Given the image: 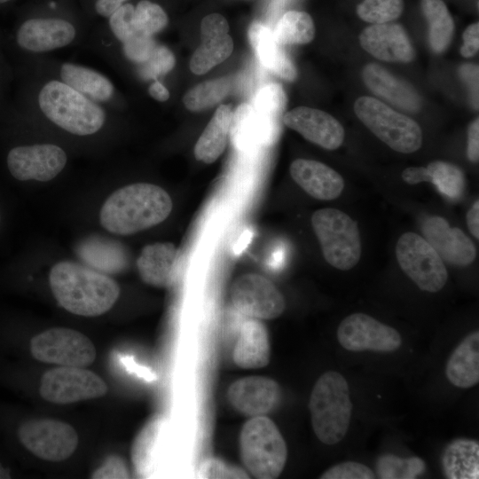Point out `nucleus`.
Listing matches in <instances>:
<instances>
[{"label":"nucleus","instance_id":"obj_1","mask_svg":"<svg viewBox=\"0 0 479 479\" xmlns=\"http://www.w3.org/2000/svg\"><path fill=\"white\" fill-rule=\"evenodd\" d=\"M14 67L11 104L35 124L77 138L95 137L112 128L117 111L54 77L24 66Z\"/></svg>","mask_w":479,"mask_h":479},{"label":"nucleus","instance_id":"obj_2","mask_svg":"<svg viewBox=\"0 0 479 479\" xmlns=\"http://www.w3.org/2000/svg\"><path fill=\"white\" fill-rule=\"evenodd\" d=\"M89 35L86 20L67 0H53L24 9L11 32L4 34V41L15 63L78 46L87 41Z\"/></svg>","mask_w":479,"mask_h":479},{"label":"nucleus","instance_id":"obj_3","mask_svg":"<svg viewBox=\"0 0 479 479\" xmlns=\"http://www.w3.org/2000/svg\"><path fill=\"white\" fill-rule=\"evenodd\" d=\"M49 280L59 304L79 316L106 313L120 294L118 284L106 273L74 262L56 263L50 271Z\"/></svg>","mask_w":479,"mask_h":479},{"label":"nucleus","instance_id":"obj_4","mask_svg":"<svg viewBox=\"0 0 479 479\" xmlns=\"http://www.w3.org/2000/svg\"><path fill=\"white\" fill-rule=\"evenodd\" d=\"M173 203L161 187L136 183L114 192L104 202L99 215L101 225L119 235H130L163 222Z\"/></svg>","mask_w":479,"mask_h":479},{"label":"nucleus","instance_id":"obj_5","mask_svg":"<svg viewBox=\"0 0 479 479\" xmlns=\"http://www.w3.org/2000/svg\"><path fill=\"white\" fill-rule=\"evenodd\" d=\"M309 408L312 428L320 442L333 445L342 440L352 412L345 378L334 371L323 373L312 389Z\"/></svg>","mask_w":479,"mask_h":479},{"label":"nucleus","instance_id":"obj_6","mask_svg":"<svg viewBox=\"0 0 479 479\" xmlns=\"http://www.w3.org/2000/svg\"><path fill=\"white\" fill-rule=\"evenodd\" d=\"M14 66H24L54 77L90 99L120 112L126 103L113 82L105 74L90 67L41 55L21 59Z\"/></svg>","mask_w":479,"mask_h":479},{"label":"nucleus","instance_id":"obj_7","mask_svg":"<svg viewBox=\"0 0 479 479\" xmlns=\"http://www.w3.org/2000/svg\"><path fill=\"white\" fill-rule=\"evenodd\" d=\"M4 134L11 137L4 152V165L17 181L47 182L60 174L67 164L64 147L49 141H27L0 123Z\"/></svg>","mask_w":479,"mask_h":479},{"label":"nucleus","instance_id":"obj_8","mask_svg":"<svg viewBox=\"0 0 479 479\" xmlns=\"http://www.w3.org/2000/svg\"><path fill=\"white\" fill-rule=\"evenodd\" d=\"M240 449L246 468L255 478H277L287 461L285 440L274 422L264 415L252 417L244 424Z\"/></svg>","mask_w":479,"mask_h":479},{"label":"nucleus","instance_id":"obj_9","mask_svg":"<svg viewBox=\"0 0 479 479\" xmlns=\"http://www.w3.org/2000/svg\"><path fill=\"white\" fill-rule=\"evenodd\" d=\"M311 225L330 265L348 271L358 263L362 248L360 232L349 216L336 208H321L313 213Z\"/></svg>","mask_w":479,"mask_h":479},{"label":"nucleus","instance_id":"obj_10","mask_svg":"<svg viewBox=\"0 0 479 479\" xmlns=\"http://www.w3.org/2000/svg\"><path fill=\"white\" fill-rule=\"evenodd\" d=\"M358 119L381 141L393 150L410 153L422 144L419 124L385 103L372 98L360 97L354 104Z\"/></svg>","mask_w":479,"mask_h":479},{"label":"nucleus","instance_id":"obj_11","mask_svg":"<svg viewBox=\"0 0 479 479\" xmlns=\"http://www.w3.org/2000/svg\"><path fill=\"white\" fill-rule=\"evenodd\" d=\"M397 263L403 271L422 291L436 293L447 282L443 259L433 247L415 232L400 236L396 247Z\"/></svg>","mask_w":479,"mask_h":479},{"label":"nucleus","instance_id":"obj_12","mask_svg":"<svg viewBox=\"0 0 479 479\" xmlns=\"http://www.w3.org/2000/svg\"><path fill=\"white\" fill-rule=\"evenodd\" d=\"M29 348L35 359L60 366L86 367L96 358L92 342L83 334L65 327L51 328L35 335Z\"/></svg>","mask_w":479,"mask_h":479},{"label":"nucleus","instance_id":"obj_13","mask_svg":"<svg viewBox=\"0 0 479 479\" xmlns=\"http://www.w3.org/2000/svg\"><path fill=\"white\" fill-rule=\"evenodd\" d=\"M16 435L25 449L48 461L67 459L79 442L70 424L51 419L25 420L18 426Z\"/></svg>","mask_w":479,"mask_h":479},{"label":"nucleus","instance_id":"obj_14","mask_svg":"<svg viewBox=\"0 0 479 479\" xmlns=\"http://www.w3.org/2000/svg\"><path fill=\"white\" fill-rule=\"evenodd\" d=\"M108 390L95 373L77 366H60L47 371L41 378L39 393L51 403L65 404L98 398Z\"/></svg>","mask_w":479,"mask_h":479},{"label":"nucleus","instance_id":"obj_15","mask_svg":"<svg viewBox=\"0 0 479 479\" xmlns=\"http://www.w3.org/2000/svg\"><path fill=\"white\" fill-rule=\"evenodd\" d=\"M231 299L234 310L245 318L273 319L286 308L283 294L267 278L257 273L238 277L232 286Z\"/></svg>","mask_w":479,"mask_h":479},{"label":"nucleus","instance_id":"obj_16","mask_svg":"<svg viewBox=\"0 0 479 479\" xmlns=\"http://www.w3.org/2000/svg\"><path fill=\"white\" fill-rule=\"evenodd\" d=\"M339 343L349 351L391 352L402 344L399 333L365 313L346 317L337 329Z\"/></svg>","mask_w":479,"mask_h":479},{"label":"nucleus","instance_id":"obj_17","mask_svg":"<svg viewBox=\"0 0 479 479\" xmlns=\"http://www.w3.org/2000/svg\"><path fill=\"white\" fill-rule=\"evenodd\" d=\"M283 123L304 138L325 149L334 150L344 139L342 125L331 114L311 107L299 106L284 114Z\"/></svg>","mask_w":479,"mask_h":479},{"label":"nucleus","instance_id":"obj_18","mask_svg":"<svg viewBox=\"0 0 479 479\" xmlns=\"http://www.w3.org/2000/svg\"><path fill=\"white\" fill-rule=\"evenodd\" d=\"M425 240L440 257L451 264L467 266L474 262L476 249L463 231L451 227L442 216L428 217L422 224Z\"/></svg>","mask_w":479,"mask_h":479},{"label":"nucleus","instance_id":"obj_19","mask_svg":"<svg viewBox=\"0 0 479 479\" xmlns=\"http://www.w3.org/2000/svg\"><path fill=\"white\" fill-rule=\"evenodd\" d=\"M359 42L365 51L381 60L407 63L414 58L410 39L397 23L373 24L361 32Z\"/></svg>","mask_w":479,"mask_h":479},{"label":"nucleus","instance_id":"obj_20","mask_svg":"<svg viewBox=\"0 0 479 479\" xmlns=\"http://www.w3.org/2000/svg\"><path fill=\"white\" fill-rule=\"evenodd\" d=\"M279 386L272 379L261 376L241 378L228 389V398L240 412L255 417L270 412L279 398Z\"/></svg>","mask_w":479,"mask_h":479},{"label":"nucleus","instance_id":"obj_21","mask_svg":"<svg viewBox=\"0 0 479 479\" xmlns=\"http://www.w3.org/2000/svg\"><path fill=\"white\" fill-rule=\"evenodd\" d=\"M294 182L310 196L331 200L338 198L343 188L342 177L329 166L314 160L297 159L290 165Z\"/></svg>","mask_w":479,"mask_h":479},{"label":"nucleus","instance_id":"obj_22","mask_svg":"<svg viewBox=\"0 0 479 479\" xmlns=\"http://www.w3.org/2000/svg\"><path fill=\"white\" fill-rule=\"evenodd\" d=\"M179 254L170 242H156L143 247L137 260L142 280L153 287H168L176 280Z\"/></svg>","mask_w":479,"mask_h":479},{"label":"nucleus","instance_id":"obj_23","mask_svg":"<svg viewBox=\"0 0 479 479\" xmlns=\"http://www.w3.org/2000/svg\"><path fill=\"white\" fill-rule=\"evenodd\" d=\"M362 77L373 94L395 106L412 113L420 108L421 100L417 91L409 83L397 78L381 66L374 63L366 65Z\"/></svg>","mask_w":479,"mask_h":479},{"label":"nucleus","instance_id":"obj_24","mask_svg":"<svg viewBox=\"0 0 479 479\" xmlns=\"http://www.w3.org/2000/svg\"><path fill=\"white\" fill-rule=\"evenodd\" d=\"M234 363L245 369L261 368L270 361V342L260 319L247 318L242 322L233 350Z\"/></svg>","mask_w":479,"mask_h":479},{"label":"nucleus","instance_id":"obj_25","mask_svg":"<svg viewBox=\"0 0 479 479\" xmlns=\"http://www.w3.org/2000/svg\"><path fill=\"white\" fill-rule=\"evenodd\" d=\"M249 42L263 67L283 79L293 81L296 68L287 54L284 45L276 39L273 31L261 22L255 21L248 28Z\"/></svg>","mask_w":479,"mask_h":479},{"label":"nucleus","instance_id":"obj_26","mask_svg":"<svg viewBox=\"0 0 479 479\" xmlns=\"http://www.w3.org/2000/svg\"><path fill=\"white\" fill-rule=\"evenodd\" d=\"M449 381L460 389H468L479 381V332L467 335L449 357L446 369Z\"/></svg>","mask_w":479,"mask_h":479},{"label":"nucleus","instance_id":"obj_27","mask_svg":"<svg viewBox=\"0 0 479 479\" xmlns=\"http://www.w3.org/2000/svg\"><path fill=\"white\" fill-rule=\"evenodd\" d=\"M77 255L89 267L106 274L122 271L127 263L122 246L97 236L82 241Z\"/></svg>","mask_w":479,"mask_h":479},{"label":"nucleus","instance_id":"obj_28","mask_svg":"<svg viewBox=\"0 0 479 479\" xmlns=\"http://www.w3.org/2000/svg\"><path fill=\"white\" fill-rule=\"evenodd\" d=\"M232 115L233 111L228 105L217 108L194 146L197 160L212 163L224 153Z\"/></svg>","mask_w":479,"mask_h":479},{"label":"nucleus","instance_id":"obj_29","mask_svg":"<svg viewBox=\"0 0 479 479\" xmlns=\"http://www.w3.org/2000/svg\"><path fill=\"white\" fill-rule=\"evenodd\" d=\"M442 467L449 479L479 478V444L471 439L452 442L442 455Z\"/></svg>","mask_w":479,"mask_h":479},{"label":"nucleus","instance_id":"obj_30","mask_svg":"<svg viewBox=\"0 0 479 479\" xmlns=\"http://www.w3.org/2000/svg\"><path fill=\"white\" fill-rule=\"evenodd\" d=\"M251 105L272 141L283 122L287 105V97L283 88L277 83L262 87L255 95Z\"/></svg>","mask_w":479,"mask_h":479},{"label":"nucleus","instance_id":"obj_31","mask_svg":"<svg viewBox=\"0 0 479 479\" xmlns=\"http://www.w3.org/2000/svg\"><path fill=\"white\" fill-rule=\"evenodd\" d=\"M420 5L429 27L430 47L436 52H442L452 39L453 19L443 0H421Z\"/></svg>","mask_w":479,"mask_h":479},{"label":"nucleus","instance_id":"obj_32","mask_svg":"<svg viewBox=\"0 0 479 479\" xmlns=\"http://www.w3.org/2000/svg\"><path fill=\"white\" fill-rule=\"evenodd\" d=\"M233 42L229 34L201 37L190 61V68L196 75H202L225 60L232 52Z\"/></svg>","mask_w":479,"mask_h":479},{"label":"nucleus","instance_id":"obj_33","mask_svg":"<svg viewBox=\"0 0 479 479\" xmlns=\"http://www.w3.org/2000/svg\"><path fill=\"white\" fill-rule=\"evenodd\" d=\"M273 33L282 45L303 44L313 39L315 27L308 13L290 11L280 18Z\"/></svg>","mask_w":479,"mask_h":479},{"label":"nucleus","instance_id":"obj_34","mask_svg":"<svg viewBox=\"0 0 479 479\" xmlns=\"http://www.w3.org/2000/svg\"><path fill=\"white\" fill-rule=\"evenodd\" d=\"M231 87L232 82L226 77L203 82L185 94L184 105L193 112L207 109L224 99L229 93Z\"/></svg>","mask_w":479,"mask_h":479},{"label":"nucleus","instance_id":"obj_35","mask_svg":"<svg viewBox=\"0 0 479 479\" xmlns=\"http://www.w3.org/2000/svg\"><path fill=\"white\" fill-rule=\"evenodd\" d=\"M425 168V182L434 184L442 194L450 199L462 194L465 179L459 168L440 161H432Z\"/></svg>","mask_w":479,"mask_h":479},{"label":"nucleus","instance_id":"obj_36","mask_svg":"<svg viewBox=\"0 0 479 479\" xmlns=\"http://www.w3.org/2000/svg\"><path fill=\"white\" fill-rule=\"evenodd\" d=\"M230 132L242 144L252 141L270 142L265 128L251 104L243 103L236 108Z\"/></svg>","mask_w":479,"mask_h":479},{"label":"nucleus","instance_id":"obj_37","mask_svg":"<svg viewBox=\"0 0 479 479\" xmlns=\"http://www.w3.org/2000/svg\"><path fill=\"white\" fill-rule=\"evenodd\" d=\"M425 470V461L418 457L401 458L385 454L376 463V474L382 479H413Z\"/></svg>","mask_w":479,"mask_h":479},{"label":"nucleus","instance_id":"obj_38","mask_svg":"<svg viewBox=\"0 0 479 479\" xmlns=\"http://www.w3.org/2000/svg\"><path fill=\"white\" fill-rule=\"evenodd\" d=\"M134 22L138 33L154 37L167 27L169 18L157 3L140 0L134 5Z\"/></svg>","mask_w":479,"mask_h":479},{"label":"nucleus","instance_id":"obj_39","mask_svg":"<svg viewBox=\"0 0 479 479\" xmlns=\"http://www.w3.org/2000/svg\"><path fill=\"white\" fill-rule=\"evenodd\" d=\"M403 10V0H363L357 6L359 18L373 24L390 22L397 19Z\"/></svg>","mask_w":479,"mask_h":479},{"label":"nucleus","instance_id":"obj_40","mask_svg":"<svg viewBox=\"0 0 479 479\" xmlns=\"http://www.w3.org/2000/svg\"><path fill=\"white\" fill-rule=\"evenodd\" d=\"M175 64L173 52L167 46L158 43L151 58L136 67V73L142 81H160L173 69Z\"/></svg>","mask_w":479,"mask_h":479},{"label":"nucleus","instance_id":"obj_41","mask_svg":"<svg viewBox=\"0 0 479 479\" xmlns=\"http://www.w3.org/2000/svg\"><path fill=\"white\" fill-rule=\"evenodd\" d=\"M15 78L14 64L6 48L4 34L0 30V112L11 101L10 93Z\"/></svg>","mask_w":479,"mask_h":479},{"label":"nucleus","instance_id":"obj_42","mask_svg":"<svg viewBox=\"0 0 479 479\" xmlns=\"http://www.w3.org/2000/svg\"><path fill=\"white\" fill-rule=\"evenodd\" d=\"M321 479H373V471L356 461H346L334 465L320 476Z\"/></svg>","mask_w":479,"mask_h":479},{"label":"nucleus","instance_id":"obj_43","mask_svg":"<svg viewBox=\"0 0 479 479\" xmlns=\"http://www.w3.org/2000/svg\"><path fill=\"white\" fill-rule=\"evenodd\" d=\"M200 478H248L243 469L219 459L210 458L202 462L199 469Z\"/></svg>","mask_w":479,"mask_h":479},{"label":"nucleus","instance_id":"obj_44","mask_svg":"<svg viewBox=\"0 0 479 479\" xmlns=\"http://www.w3.org/2000/svg\"><path fill=\"white\" fill-rule=\"evenodd\" d=\"M130 474L124 461L112 456L105 461L93 474L91 478H129Z\"/></svg>","mask_w":479,"mask_h":479},{"label":"nucleus","instance_id":"obj_45","mask_svg":"<svg viewBox=\"0 0 479 479\" xmlns=\"http://www.w3.org/2000/svg\"><path fill=\"white\" fill-rule=\"evenodd\" d=\"M478 66L474 64H465L459 67V75L467 83L472 102L475 108L478 107Z\"/></svg>","mask_w":479,"mask_h":479},{"label":"nucleus","instance_id":"obj_46","mask_svg":"<svg viewBox=\"0 0 479 479\" xmlns=\"http://www.w3.org/2000/svg\"><path fill=\"white\" fill-rule=\"evenodd\" d=\"M463 44L460 53L465 58L474 56L479 49V24L473 23L468 26L463 33Z\"/></svg>","mask_w":479,"mask_h":479},{"label":"nucleus","instance_id":"obj_47","mask_svg":"<svg viewBox=\"0 0 479 479\" xmlns=\"http://www.w3.org/2000/svg\"><path fill=\"white\" fill-rule=\"evenodd\" d=\"M129 1L130 0H92L91 12L96 17L106 20L119 7Z\"/></svg>","mask_w":479,"mask_h":479},{"label":"nucleus","instance_id":"obj_48","mask_svg":"<svg viewBox=\"0 0 479 479\" xmlns=\"http://www.w3.org/2000/svg\"><path fill=\"white\" fill-rule=\"evenodd\" d=\"M467 154L472 162L479 159V120L475 119L469 126L467 132Z\"/></svg>","mask_w":479,"mask_h":479},{"label":"nucleus","instance_id":"obj_49","mask_svg":"<svg viewBox=\"0 0 479 479\" xmlns=\"http://www.w3.org/2000/svg\"><path fill=\"white\" fill-rule=\"evenodd\" d=\"M147 92L153 99L159 102H165L170 97L169 89L161 81L152 82L147 87Z\"/></svg>","mask_w":479,"mask_h":479},{"label":"nucleus","instance_id":"obj_50","mask_svg":"<svg viewBox=\"0 0 479 479\" xmlns=\"http://www.w3.org/2000/svg\"><path fill=\"white\" fill-rule=\"evenodd\" d=\"M467 224L471 234L479 239V201L478 200L473 204L471 208L467 213Z\"/></svg>","mask_w":479,"mask_h":479},{"label":"nucleus","instance_id":"obj_51","mask_svg":"<svg viewBox=\"0 0 479 479\" xmlns=\"http://www.w3.org/2000/svg\"><path fill=\"white\" fill-rule=\"evenodd\" d=\"M12 477V471L9 467L4 466L0 462V479H7Z\"/></svg>","mask_w":479,"mask_h":479},{"label":"nucleus","instance_id":"obj_52","mask_svg":"<svg viewBox=\"0 0 479 479\" xmlns=\"http://www.w3.org/2000/svg\"><path fill=\"white\" fill-rule=\"evenodd\" d=\"M14 1L15 0H0V8L9 5Z\"/></svg>","mask_w":479,"mask_h":479},{"label":"nucleus","instance_id":"obj_53","mask_svg":"<svg viewBox=\"0 0 479 479\" xmlns=\"http://www.w3.org/2000/svg\"><path fill=\"white\" fill-rule=\"evenodd\" d=\"M1 224H2V213L0 211V226H1Z\"/></svg>","mask_w":479,"mask_h":479}]
</instances>
